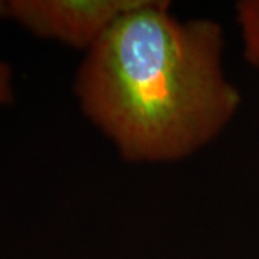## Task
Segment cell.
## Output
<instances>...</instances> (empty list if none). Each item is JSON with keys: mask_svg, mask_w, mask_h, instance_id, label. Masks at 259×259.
I'll list each match as a JSON object with an SVG mask.
<instances>
[{"mask_svg": "<svg viewBox=\"0 0 259 259\" xmlns=\"http://www.w3.org/2000/svg\"><path fill=\"white\" fill-rule=\"evenodd\" d=\"M243 56L259 69V0H241L235 6Z\"/></svg>", "mask_w": 259, "mask_h": 259, "instance_id": "obj_3", "label": "cell"}, {"mask_svg": "<svg viewBox=\"0 0 259 259\" xmlns=\"http://www.w3.org/2000/svg\"><path fill=\"white\" fill-rule=\"evenodd\" d=\"M12 100V83H10V69L8 65L0 62V102Z\"/></svg>", "mask_w": 259, "mask_h": 259, "instance_id": "obj_4", "label": "cell"}, {"mask_svg": "<svg viewBox=\"0 0 259 259\" xmlns=\"http://www.w3.org/2000/svg\"><path fill=\"white\" fill-rule=\"evenodd\" d=\"M223 48L214 20H182L167 2L143 0L85 52L75 94L125 160L177 161L216 139L241 107Z\"/></svg>", "mask_w": 259, "mask_h": 259, "instance_id": "obj_1", "label": "cell"}, {"mask_svg": "<svg viewBox=\"0 0 259 259\" xmlns=\"http://www.w3.org/2000/svg\"><path fill=\"white\" fill-rule=\"evenodd\" d=\"M143 0H10L0 2V15L16 20L37 36L85 51L118 19Z\"/></svg>", "mask_w": 259, "mask_h": 259, "instance_id": "obj_2", "label": "cell"}]
</instances>
